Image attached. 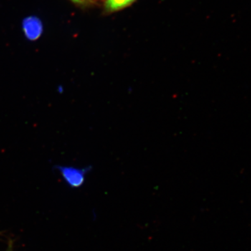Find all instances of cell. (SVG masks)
Instances as JSON below:
<instances>
[{"instance_id": "1", "label": "cell", "mask_w": 251, "mask_h": 251, "mask_svg": "<svg viewBox=\"0 0 251 251\" xmlns=\"http://www.w3.org/2000/svg\"><path fill=\"white\" fill-rule=\"evenodd\" d=\"M57 169L68 186L72 188H79L83 186L86 176L90 173L91 168H77L71 166H57Z\"/></svg>"}, {"instance_id": "2", "label": "cell", "mask_w": 251, "mask_h": 251, "mask_svg": "<svg viewBox=\"0 0 251 251\" xmlns=\"http://www.w3.org/2000/svg\"><path fill=\"white\" fill-rule=\"evenodd\" d=\"M23 30L27 39L37 40L43 33L42 23L39 18L35 16L25 18L23 23Z\"/></svg>"}, {"instance_id": "3", "label": "cell", "mask_w": 251, "mask_h": 251, "mask_svg": "<svg viewBox=\"0 0 251 251\" xmlns=\"http://www.w3.org/2000/svg\"><path fill=\"white\" fill-rule=\"evenodd\" d=\"M136 0H105L104 10L107 14L117 12L130 6Z\"/></svg>"}, {"instance_id": "4", "label": "cell", "mask_w": 251, "mask_h": 251, "mask_svg": "<svg viewBox=\"0 0 251 251\" xmlns=\"http://www.w3.org/2000/svg\"><path fill=\"white\" fill-rule=\"evenodd\" d=\"M71 1L75 3V4L83 5L85 4L88 1V0H71Z\"/></svg>"}, {"instance_id": "5", "label": "cell", "mask_w": 251, "mask_h": 251, "mask_svg": "<svg viewBox=\"0 0 251 251\" xmlns=\"http://www.w3.org/2000/svg\"><path fill=\"white\" fill-rule=\"evenodd\" d=\"M6 251H13V247L12 244H10L9 247H8L7 250Z\"/></svg>"}]
</instances>
